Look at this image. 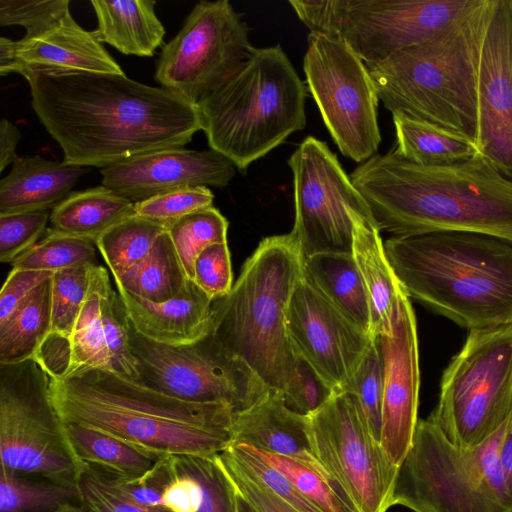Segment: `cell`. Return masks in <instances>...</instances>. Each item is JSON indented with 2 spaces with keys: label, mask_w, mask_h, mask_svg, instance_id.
I'll return each instance as SVG.
<instances>
[{
  "label": "cell",
  "mask_w": 512,
  "mask_h": 512,
  "mask_svg": "<svg viewBox=\"0 0 512 512\" xmlns=\"http://www.w3.org/2000/svg\"><path fill=\"white\" fill-rule=\"evenodd\" d=\"M94 243L85 239L55 233L49 229L45 237L12 263L16 269L57 272L88 263H96Z\"/></svg>",
  "instance_id": "cell-38"
},
{
  "label": "cell",
  "mask_w": 512,
  "mask_h": 512,
  "mask_svg": "<svg viewBox=\"0 0 512 512\" xmlns=\"http://www.w3.org/2000/svg\"><path fill=\"white\" fill-rule=\"evenodd\" d=\"M52 277L0 324V365L34 359L51 330Z\"/></svg>",
  "instance_id": "cell-31"
},
{
  "label": "cell",
  "mask_w": 512,
  "mask_h": 512,
  "mask_svg": "<svg viewBox=\"0 0 512 512\" xmlns=\"http://www.w3.org/2000/svg\"><path fill=\"white\" fill-rule=\"evenodd\" d=\"M105 471L119 490L138 504L150 508L163 507L162 495L175 477L172 456L161 457L152 469L137 477Z\"/></svg>",
  "instance_id": "cell-48"
},
{
  "label": "cell",
  "mask_w": 512,
  "mask_h": 512,
  "mask_svg": "<svg viewBox=\"0 0 512 512\" xmlns=\"http://www.w3.org/2000/svg\"><path fill=\"white\" fill-rule=\"evenodd\" d=\"M293 175L292 233L304 258L352 254L356 224L376 222L365 198L326 142L306 137L287 161Z\"/></svg>",
  "instance_id": "cell-16"
},
{
  "label": "cell",
  "mask_w": 512,
  "mask_h": 512,
  "mask_svg": "<svg viewBox=\"0 0 512 512\" xmlns=\"http://www.w3.org/2000/svg\"><path fill=\"white\" fill-rule=\"evenodd\" d=\"M101 317L111 371L137 381L139 375L130 347V323L119 293L111 286L101 301Z\"/></svg>",
  "instance_id": "cell-41"
},
{
  "label": "cell",
  "mask_w": 512,
  "mask_h": 512,
  "mask_svg": "<svg viewBox=\"0 0 512 512\" xmlns=\"http://www.w3.org/2000/svg\"><path fill=\"white\" fill-rule=\"evenodd\" d=\"M71 498H77L75 489L47 480H28L1 467L0 512H53Z\"/></svg>",
  "instance_id": "cell-37"
},
{
  "label": "cell",
  "mask_w": 512,
  "mask_h": 512,
  "mask_svg": "<svg viewBox=\"0 0 512 512\" xmlns=\"http://www.w3.org/2000/svg\"><path fill=\"white\" fill-rule=\"evenodd\" d=\"M477 147L512 179V0H495L482 46Z\"/></svg>",
  "instance_id": "cell-19"
},
{
  "label": "cell",
  "mask_w": 512,
  "mask_h": 512,
  "mask_svg": "<svg viewBox=\"0 0 512 512\" xmlns=\"http://www.w3.org/2000/svg\"><path fill=\"white\" fill-rule=\"evenodd\" d=\"M91 264L93 263L54 272L49 335L70 341L88 290Z\"/></svg>",
  "instance_id": "cell-39"
},
{
  "label": "cell",
  "mask_w": 512,
  "mask_h": 512,
  "mask_svg": "<svg viewBox=\"0 0 512 512\" xmlns=\"http://www.w3.org/2000/svg\"><path fill=\"white\" fill-rule=\"evenodd\" d=\"M193 281L213 301L230 292L233 274L227 242L212 244L197 256Z\"/></svg>",
  "instance_id": "cell-49"
},
{
  "label": "cell",
  "mask_w": 512,
  "mask_h": 512,
  "mask_svg": "<svg viewBox=\"0 0 512 512\" xmlns=\"http://www.w3.org/2000/svg\"><path fill=\"white\" fill-rule=\"evenodd\" d=\"M287 329L296 357L333 391L349 386L374 339L332 305L305 274L290 298Z\"/></svg>",
  "instance_id": "cell-17"
},
{
  "label": "cell",
  "mask_w": 512,
  "mask_h": 512,
  "mask_svg": "<svg viewBox=\"0 0 512 512\" xmlns=\"http://www.w3.org/2000/svg\"><path fill=\"white\" fill-rule=\"evenodd\" d=\"M199 505L198 483L185 474L175 472L174 479L162 495V506L170 512H197Z\"/></svg>",
  "instance_id": "cell-53"
},
{
  "label": "cell",
  "mask_w": 512,
  "mask_h": 512,
  "mask_svg": "<svg viewBox=\"0 0 512 512\" xmlns=\"http://www.w3.org/2000/svg\"><path fill=\"white\" fill-rule=\"evenodd\" d=\"M237 510L238 512H257L256 509L239 492L237 495Z\"/></svg>",
  "instance_id": "cell-57"
},
{
  "label": "cell",
  "mask_w": 512,
  "mask_h": 512,
  "mask_svg": "<svg viewBox=\"0 0 512 512\" xmlns=\"http://www.w3.org/2000/svg\"><path fill=\"white\" fill-rule=\"evenodd\" d=\"M228 225L221 212L211 206L183 216L167 226L190 280L194 278L197 256L212 244L227 242Z\"/></svg>",
  "instance_id": "cell-36"
},
{
  "label": "cell",
  "mask_w": 512,
  "mask_h": 512,
  "mask_svg": "<svg viewBox=\"0 0 512 512\" xmlns=\"http://www.w3.org/2000/svg\"><path fill=\"white\" fill-rule=\"evenodd\" d=\"M75 490L86 512H170L165 507L150 508L138 504L114 485L104 469L83 462Z\"/></svg>",
  "instance_id": "cell-40"
},
{
  "label": "cell",
  "mask_w": 512,
  "mask_h": 512,
  "mask_svg": "<svg viewBox=\"0 0 512 512\" xmlns=\"http://www.w3.org/2000/svg\"><path fill=\"white\" fill-rule=\"evenodd\" d=\"M31 106L64 162L105 168L188 144L201 130L195 105L124 74L36 75Z\"/></svg>",
  "instance_id": "cell-1"
},
{
  "label": "cell",
  "mask_w": 512,
  "mask_h": 512,
  "mask_svg": "<svg viewBox=\"0 0 512 512\" xmlns=\"http://www.w3.org/2000/svg\"><path fill=\"white\" fill-rule=\"evenodd\" d=\"M129 336L137 381L164 394L188 402L225 404L236 413L255 404L270 390L211 332L195 343L180 346L153 342L131 325Z\"/></svg>",
  "instance_id": "cell-13"
},
{
  "label": "cell",
  "mask_w": 512,
  "mask_h": 512,
  "mask_svg": "<svg viewBox=\"0 0 512 512\" xmlns=\"http://www.w3.org/2000/svg\"><path fill=\"white\" fill-rule=\"evenodd\" d=\"M350 177L379 230L392 236L456 231L512 244V179L480 153L454 164L423 166L391 150L362 162Z\"/></svg>",
  "instance_id": "cell-2"
},
{
  "label": "cell",
  "mask_w": 512,
  "mask_h": 512,
  "mask_svg": "<svg viewBox=\"0 0 512 512\" xmlns=\"http://www.w3.org/2000/svg\"><path fill=\"white\" fill-rule=\"evenodd\" d=\"M65 430L80 462L121 476H141L152 469L161 458L90 427L65 424Z\"/></svg>",
  "instance_id": "cell-33"
},
{
  "label": "cell",
  "mask_w": 512,
  "mask_h": 512,
  "mask_svg": "<svg viewBox=\"0 0 512 512\" xmlns=\"http://www.w3.org/2000/svg\"><path fill=\"white\" fill-rule=\"evenodd\" d=\"M376 339L383 359L380 444L400 467L413 445L420 387L416 318L405 290L398 298L392 335Z\"/></svg>",
  "instance_id": "cell-18"
},
{
  "label": "cell",
  "mask_w": 512,
  "mask_h": 512,
  "mask_svg": "<svg viewBox=\"0 0 512 512\" xmlns=\"http://www.w3.org/2000/svg\"><path fill=\"white\" fill-rule=\"evenodd\" d=\"M396 146L393 151L403 159L423 166H442L468 160L479 154L470 139L434 123L392 113Z\"/></svg>",
  "instance_id": "cell-29"
},
{
  "label": "cell",
  "mask_w": 512,
  "mask_h": 512,
  "mask_svg": "<svg viewBox=\"0 0 512 512\" xmlns=\"http://www.w3.org/2000/svg\"><path fill=\"white\" fill-rule=\"evenodd\" d=\"M494 5L495 0H478L430 39L366 64L384 107L477 145L479 65Z\"/></svg>",
  "instance_id": "cell-5"
},
{
  "label": "cell",
  "mask_w": 512,
  "mask_h": 512,
  "mask_svg": "<svg viewBox=\"0 0 512 512\" xmlns=\"http://www.w3.org/2000/svg\"><path fill=\"white\" fill-rule=\"evenodd\" d=\"M48 375L65 424L105 432L158 457L213 456L231 444L235 411L228 405L181 400L108 369Z\"/></svg>",
  "instance_id": "cell-3"
},
{
  "label": "cell",
  "mask_w": 512,
  "mask_h": 512,
  "mask_svg": "<svg viewBox=\"0 0 512 512\" xmlns=\"http://www.w3.org/2000/svg\"><path fill=\"white\" fill-rule=\"evenodd\" d=\"M306 416L312 453L339 497L352 512H387L399 467L372 435L355 398L334 391Z\"/></svg>",
  "instance_id": "cell-12"
},
{
  "label": "cell",
  "mask_w": 512,
  "mask_h": 512,
  "mask_svg": "<svg viewBox=\"0 0 512 512\" xmlns=\"http://www.w3.org/2000/svg\"><path fill=\"white\" fill-rule=\"evenodd\" d=\"M357 401L374 438L380 442L383 402V359L374 338L351 383L344 390Z\"/></svg>",
  "instance_id": "cell-42"
},
{
  "label": "cell",
  "mask_w": 512,
  "mask_h": 512,
  "mask_svg": "<svg viewBox=\"0 0 512 512\" xmlns=\"http://www.w3.org/2000/svg\"><path fill=\"white\" fill-rule=\"evenodd\" d=\"M16 43L15 73L26 80L36 75L124 74L92 31L80 26L70 12L45 34Z\"/></svg>",
  "instance_id": "cell-21"
},
{
  "label": "cell",
  "mask_w": 512,
  "mask_h": 512,
  "mask_svg": "<svg viewBox=\"0 0 512 512\" xmlns=\"http://www.w3.org/2000/svg\"><path fill=\"white\" fill-rule=\"evenodd\" d=\"M96 39L125 55L154 56L163 43L165 28L156 15L154 0H93Z\"/></svg>",
  "instance_id": "cell-26"
},
{
  "label": "cell",
  "mask_w": 512,
  "mask_h": 512,
  "mask_svg": "<svg viewBox=\"0 0 512 512\" xmlns=\"http://www.w3.org/2000/svg\"><path fill=\"white\" fill-rule=\"evenodd\" d=\"M254 49L243 15L229 1H201L162 48L154 77L196 106L227 83Z\"/></svg>",
  "instance_id": "cell-14"
},
{
  "label": "cell",
  "mask_w": 512,
  "mask_h": 512,
  "mask_svg": "<svg viewBox=\"0 0 512 512\" xmlns=\"http://www.w3.org/2000/svg\"><path fill=\"white\" fill-rule=\"evenodd\" d=\"M478 0H289L312 33L344 41L364 62L424 42Z\"/></svg>",
  "instance_id": "cell-11"
},
{
  "label": "cell",
  "mask_w": 512,
  "mask_h": 512,
  "mask_svg": "<svg viewBox=\"0 0 512 512\" xmlns=\"http://www.w3.org/2000/svg\"><path fill=\"white\" fill-rule=\"evenodd\" d=\"M235 459L259 481L281 497L297 512H323L302 494L285 476L264 462L252 447L231 444L226 448Z\"/></svg>",
  "instance_id": "cell-47"
},
{
  "label": "cell",
  "mask_w": 512,
  "mask_h": 512,
  "mask_svg": "<svg viewBox=\"0 0 512 512\" xmlns=\"http://www.w3.org/2000/svg\"><path fill=\"white\" fill-rule=\"evenodd\" d=\"M16 41L1 37L0 38V75L15 73L16 69Z\"/></svg>",
  "instance_id": "cell-56"
},
{
  "label": "cell",
  "mask_w": 512,
  "mask_h": 512,
  "mask_svg": "<svg viewBox=\"0 0 512 512\" xmlns=\"http://www.w3.org/2000/svg\"><path fill=\"white\" fill-rule=\"evenodd\" d=\"M174 471L193 478L199 485L197 512H238L237 489L221 462L213 456H172Z\"/></svg>",
  "instance_id": "cell-35"
},
{
  "label": "cell",
  "mask_w": 512,
  "mask_h": 512,
  "mask_svg": "<svg viewBox=\"0 0 512 512\" xmlns=\"http://www.w3.org/2000/svg\"><path fill=\"white\" fill-rule=\"evenodd\" d=\"M304 274L332 305L372 336L369 299L352 254L306 257Z\"/></svg>",
  "instance_id": "cell-28"
},
{
  "label": "cell",
  "mask_w": 512,
  "mask_h": 512,
  "mask_svg": "<svg viewBox=\"0 0 512 512\" xmlns=\"http://www.w3.org/2000/svg\"><path fill=\"white\" fill-rule=\"evenodd\" d=\"M132 328L153 342L180 346L195 343L211 330L213 300L193 281L172 299L146 301L117 288Z\"/></svg>",
  "instance_id": "cell-23"
},
{
  "label": "cell",
  "mask_w": 512,
  "mask_h": 512,
  "mask_svg": "<svg viewBox=\"0 0 512 512\" xmlns=\"http://www.w3.org/2000/svg\"><path fill=\"white\" fill-rule=\"evenodd\" d=\"M219 457L237 491L257 512H297L246 470L227 449Z\"/></svg>",
  "instance_id": "cell-51"
},
{
  "label": "cell",
  "mask_w": 512,
  "mask_h": 512,
  "mask_svg": "<svg viewBox=\"0 0 512 512\" xmlns=\"http://www.w3.org/2000/svg\"><path fill=\"white\" fill-rule=\"evenodd\" d=\"M1 467L75 489L80 461L35 359L0 365Z\"/></svg>",
  "instance_id": "cell-10"
},
{
  "label": "cell",
  "mask_w": 512,
  "mask_h": 512,
  "mask_svg": "<svg viewBox=\"0 0 512 512\" xmlns=\"http://www.w3.org/2000/svg\"><path fill=\"white\" fill-rule=\"evenodd\" d=\"M69 0H0V25H20L23 40L35 39L54 28L69 11Z\"/></svg>",
  "instance_id": "cell-44"
},
{
  "label": "cell",
  "mask_w": 512,
  "mask_h": 512,
  "mask_svg": "<svg viewBox=\"0 0 512 512\" xmlns=\"http://www.w3.org/2000/svg\"><path fill=\"white\" fill-rule=\"evenodd\" d=\"M188 280L168 230L158 237L144 260L114 279L118 289L153 303L177 296Z\"/></svg>",
  "instance_id": "cell-32"
},
{
  "label": "cell",
  "mask_w": 512,
  "mask_h": 512,
  "mask_svg": "<svg viewBox=\"0 0 512 512\" xmlns=\"http://www.w3.org/2000/svg\"><path fill=\"white\" fill-rule=\"evenodd\" d=\"M53 272L12 268L0 292V324L4 323L28 295Z\"/></svg>",
  "instance_id": "cell-52"
},
{
  "label": "cell",
  "mask_w": 512,
  "mask_h": 512,
  "mask_svg": "<svg viewBox=\"0 0 512 512\" xmlns=\"http://www.w3.org/2000/svg\"><path fill=\"white\" fill-rule=\"evenodd\" d=\"M303 70L340 152L356 162L375 155L381 143L379 96L365 62L344 41L310 32Z\"/></svg>",
  "instance_id": "cell-15"
},
{
  "label": "cell",
  "mask_w": 512,
  "mask_h": 512,
  "mask_svg": "<svg viewBox=\"0 0 512 512\" xmlns=\"http://www.w3.org/2000/svg\"><path fill=\"white\" fill-rule=\"evenodd\" d=\"M49 211L0 215V261L12 263L46 232Z\"/></svg>",
  "instance_id": "cell-46"
},
{
  "label": "cell",
  "mask_w": 512,
  "mask_h": 512,
  "mask_svg": "<svg viewBox=\"0 0 512 512\" xmlns=\"http://www.w3.org/2000/svg\"><path fill=\"white\" fill-rule=\"evenodd\" d=\"M230 433L231 444H244L293 459L330 483L327 473L312 453L307 416L292 411L281 393L269 390L249 408L234 413Z\"/></svg>",
  "instance_id": "cell-22"
},
{
  "label": "cell",
  "mask_w": 512,
  "mask_h": 512,
  "mask_svg": "<svg viewBox=\"0 0 512 512\" xmlns=\"http://www.w3.org/2000/svg\"><path fill=\"white\" fill-rule=\"evenodd\" d=\"M89 170L40 155L19 157L0 180V215L54 209Z\"/></svg>",
  "instance_id": "cell-24"
},
{
  "label": "cell",
  "mask_w": 512,
  "mask_h": 512,
  "mask_svg": "<svg viewBox=\"0 0 512 512\" xmlns=\"http://www.w3.org/2000/svg\"><path fill=\"white\" fill-rule=\"evenodd\" d=\"M53 512H86L82 507H78L71 502H67L57 509H55Z\"/></svg>",
  "instance_id": "cell-58"
},
{
  "label": "cell",
  "mask_w": 512,
  "mask_h": 512,
  "mask_svg": "<svg viewBox=\"0 0 512 512\" xmlns=\"http://www.w3.org/2000/svg\"><path fill=\"white\" fill-rule=\"evenodd\" d=\"M166 230V225L134 214L111 226L95 245L116 279L144 260Z\"/></svg>",
  "instance_id": "cell-34"
},
{
  "label": "cell",
  "mask_w": 512,
  "mask_h": 512,
  "mask_svg": "<svg viewBox=\"0 0 512 512\" xmlns=\"http://www.w3.org/2000/svg\"><path fill=\"white\" fill-rule=\"evenodd\" d=\"M307 87L280 45L255 48L243 67L196 105L210 149L237 170L306 125Z\"/></svg>",
  "instance_id": "cell-7"
},
{
  "label": "cell",
  "mask_w": 512,
  "mask_h": 512,
  "mask_svg": "<svg viewBox=\"0 0 512 512\" xmlns=\"http://www.w3.org/2000/svg\"><path fill=\"white\" fill-rule=\"evenodd\" d=\"M303 276L304 255L294 234L266 237L244 263L230 292L212 303L214 338L282 395L297 365L287 310Z\"/></svg>",
  "instance_id": "cell-6"
},
{
  "label": "cell",
  "mask_w": 512,
  "mask_h": 512,
  "mask_svg": "<svg viewBox=\"0 0 512 512\" xmlns=\"http://www.w3.org/2000/svg\"><path fill=\"white\" fill-rule=\"evenodd\" d=\"M110 286L106 268L91 264L88 290L69 341V364L61 377L95 368L111 370L101 317V301Z\"/></svg>",
  "instance_id": "cell-30"
},
{
  "label": "cell",
  "mask_w": 512,
  "mask_h": 512,
  "mask_svg": "<svg viewBox=\"0 0 512 512\" xmlns=\"http://www.w3.org/2000/svg\"><path fill=\"white\" fill-rule=\"evenodd\" d=\"M134 214V203L100 185L71 192L52 209L48 229L95 244L111 226Z\"/></svg>",
  "instance_id": "cell-27"
},
{
  "label": "cell",
  "mask_w": 512,
  "mask_h": 512,
  "mask_svg": "<svg viewBox=\"0 0 512 512\" xmlns=\"http://www.w3.org/2000/svg\"><path fill=\"white\" fill-rule=\"evenodd\" d=\"M208 187L180 189L135 203V214L166 225L195 211L213 206Z\"/></svg>",
  "instance_id": "cell-45"
},
{
  "label": "cell",
  "mask_w": 512,
  "mask_h": 512,
  "mask_svg": "<svg viewBox=\"0 0 512 512\" xmlns=\"http://www.w3.org/2000/svg\"><path fill=\"white\" fill-rule=\"evenodd\" d=\"M507 422L482 444L463 448L429 419L418 420L399 467L393 505L414 512H512L499 459Z\"/></svg>",
  "instance_id": "cell-8"
},
{
  "label": "cell",
  "mask_w": 512,
  "mask_h": 512,
  "mask_svg": "<svg viewBox=\"0 0 512 512\" xmlns=\"http://www.w3.org/2000/svg\"><path fill=\"white\" fill-rule=\"evenodd\" d=\"M499 459L505 484L512 498V414L508 419L507 426L501 441Z\"/></svg>",
  "instance_id": "cell-55"
},
{
  "label": "cell",
  "mask_w": 512,
  "mask_h": 512,
  "mask_svg": "<svg viewBox=\"0 0 512 512\" xmlns=\"http://www.w3.org/2000/svg\"><path fill=\"white\" fill-rule=\"evenodd\" d=\"M253 450L264 462L285 476L323 512H352L331 484L319 473L293 459L254 448Z\"/></svg>",
  "instance_id": "cell-43"
},
{
  "label": "cell",
  "mask_w": 512,
  "mask_h": 512,
  "mask_svg": "<svg viewBox=\"0 0 512 512\" xmlns=\"http://www.w3.org/2000/svg\"><path fill=\"white\" fill-rule=\"evenodd\" d=\"M352 256L369 299L372 337L392 335L398 298L404 288L387 258L376 222L356 224Z\"/></svg>",
  "instance_id": "cell-25"
},
{
  "label": "cell",
  "mask_w": 512,
  "mask_h": 512,
  "mask_svg": "<svg viewBox=\"0 0 512 512\" xmlns=\"http://www.w3.org/2000/svg\"><path fill=\"white\" fill-rule=\"evenodd\" d=\"M512 414V324L470 330L441 379L429 420L453 444L490 438Z\"/></svg>",
  "instance_id": "cell-9"
},
{
  "label": "cell",
  "mask_w": 512,
  "mask_h": 512,
  "mask_svg": "<svg viewBox=\"0 0 512 512\" xmlns=\"http://www.w3.org/2000/svg\"><path fill=\"white\" fill-rule=\"evenodd\" d=\"M334 391L305 361L297 358L295 374L283 394L286 405L294 412L309 415L321 408Z\"/></svg>",
  "instance_id": "cell-50"
},
{
  "label": "cell",
  "mask_w": 512,
  "mask_h": 512,
  "mask_svg": "<svg viewBox=\"0 0 512 512\" xmlns=\"http://www.w3.org/2000/svg\"><path fill=\"white\" fill-rule=\"evenodd\" d=\"M387 258L409 298L469 330L512 324V244L471 232L392 236Z\"/></svg>",
  "instance_id": "cell-4"
},
{
  "label": "cell",
  "mask_w": 512,
  "mask_h": 512,
  "mask_svg": "<svg viewBox=\"0 0 512 512\" xmlns=\"http://www.w3.org/2000/svg\"><path fill=\"white\" fill-rule=\"evenodd\" d=\"M21 139V132L12 122L2 119L0 122V172L13 164L19 156L16 147Z\"/></svg>",
  "instance_id": "cell-54"
},
{
  "label": "cell",
  "mask_w": 512,
  "mask_h": 512,
  "mask_svg": "<svg viewBox=\"0 0 512 512\" xmlns=\"http://www.w3.org/2000/svg\"><path fill=\"white\" fill-rule=\"evenodd\" d=\"M236 170L230 159L215 150L180 147L138 155L100 173L103 186L135 204L180 189L225 187Z\"/></svg>",
  "instance_id": "cell-20"
}]
</instances>
